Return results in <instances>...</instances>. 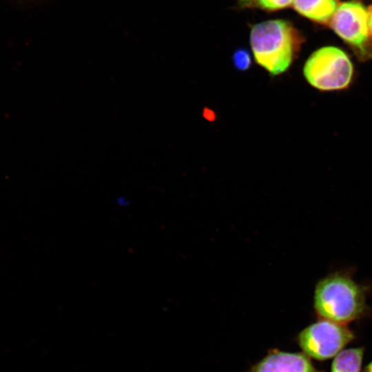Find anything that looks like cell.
Wrapping results in <instances>:
<instances>
[{
    "label": "cell",
    "instance_id": "obj_1",
    "mask_svg": "<svg viewBox=\"0 0 372 372\" xmlns=\"http://www.w3.org/2000/svg\"><path fill=\"white\" fill-rule=\"evenodd\" d=\"M300 37L287 21L276 19L254 25L250 45L257 64L271 75L285 72L300 45Z\"/></svg>",
    "mask_w": 372,
    "mask_h": 372
},
{
    "label": "cell",
    "instance_id": "obj_2",
    "mask_svg": "<svg viewBox=\"0 0 372 372\" xmlns=\"http://www.w3.org/2000/svg\"><path fill=\"white\" fill-rule=\"evenodd\" d=\"M364 289L344 273L321 279L314 292V307L325 320L344 324L358 318L365 309Z\"/></svg>",
    "mask_w": 372,
    "mask_h": 372
},
{
    "label": "cell",
    "instance_id": "obj_3",
    "mask_svg": "<svg viewBox=\"0 0 372 372\" xmlns=\"http://www.w3.org/2000/svg\"><path fill=\"white\" fill-rule=\"evenodd\" d=\"M308 83L322 91L346 88L351 81L353 67L349 56L334 46L321 48L308 58L303 68Z\"/></svg>",
    "mask_w": 372,
    "mask_h": 372
},
{
    "label": "cell",
    "instance_id": "obj_4",
    "mask_svg": "<svg viewBox=\"0 0 372 372\" xmlns=\"http://www.w3.org/2000/svg\"><path fill=\"white\" fill-rule=\"evenodd\" d=\"M329 24L361 60L372 58L368 10L362 3L347 1L339 4Z\"/></svg>",
    "mask_w": 372,
    "mask_h": 372
},
{
    "label": "cell",
    "instance_id": "obj_5",
    "mask_svg": "<svg viewBox=\"0 0 372 372\" xmlns=\"http://www.w3.org/2000/svg\"><path fill=\"white\" fill-rule=\"evenodd\" d=\"M353 338L344 324L329 320L317 322L300 334V345L309 355L318 360L335 356Z\"/></svg>",
    "mask_w": 372,
    "mask_h": 372
},
{
    "label": "cell",
    "instance_id": "obj_6",
    "mask_svg": "<svg viewBox=\"0 0 372 372\" xmlns=\"http://www.w3.org/2000/svg\"><path fill=\"white\" fill-rule=\"evenodd\" d=\"M254 372H316L307 357L301 353L277 352L265 358Z\"/></svg>",
    "mask_w": 372,
    "mask_h": 372
},
{
    "label": "cell",
    "instance_id": "obj_7",
    "mask_svg": "<svg viewBox=\"0 0 372 372\" xmlns=\"http://www.w3.org/2000/svg\"><path fill=\"white\" fill-rule=\"evenodd\" d=\"M296 12L315 22L327 24L333 16L338 6L337 0H294Z\"/></svg>",
    "mask_w": 372,
    "mask_h": 372
},
{
    "label": "cell",
    "instance_id": "obj_8",
    "mask_svg": "<svg viewBox=\"0 0 372 372\" xmlns=\"http://www.w3.org/2000/svg\"><path fill=\"white\" fill-rule=\"evenodd\" d=\"M362 357L361 348L341 351L332 363L331 372H360Z\"/></svg>",
    "mask_w": 372,
    "mask_h": 372
},
{
    "label": "cell",
    "instance_id": "obj_9",
    "mask_svg": "<svg viewBox=\"0 0 372 372\" xmlns=\"http://www.w3.org/2000/svg\"><path fill=\"white\" fill-rule=\"evenodd\" d=\"M232 61L234 67L240 71L249 69L251 64L250 54L244 48H238L234 52Z\"/></svg>",
    "mask_w": 372,
    "mask_h": 372
},
{
    "label": "cell",
    "instance_id": "obj_10",
    "mask_svg": "<svg viewBox=\"0 0 372 372\" xmlns=\"http://www.w3.org/2000/svg\"><path fill=\"white\" fill-rule=\"evenodd\" d=\"M294 0H257L258 6L264 10L274 11L293 4Z\"/></svg>",
    "mask_w": 372,
    "mask_h": 372
},
{
    "label": "cell",
    "instance_id": "obj_11",
    "mask_svg": "<svg viewBox=\"0 0 372 372\" xmlns=\"http://www.w3.org/2000/svg\"><path fill=\"white\" fill-rule=\"evenodd\" d=\"M367 10H368L369 30L371 37L372 39V6H371Z\"/></svg>",
    "mask_w": 372,
    "mask_h": 372
},
{
    "label": "cell",
    "instance_id": "obj_12",
    "mask_svg": "<svg viewBox=\"0 0 372 372\" xmlns=\"http://www.w3.org/2000/svg\"><path fill=\"white\" fill-rule=\"evenodd\" d=\"M366 372H372V362L366 366Z\"/></svg>",
    "mask_w": 372,
    "mask_h": 372
},
{
    "label": "cell",
    "instance_id": "obj_13",
    "mask_svg": "<svg viewBox=\"0 0 372 372\" xmlns=\"http://www.w3.org/2000/svg\"><path fill=\"white\" fill-rule=\"evenodd\" d=\"M240 3L244 4H249L253 2L254 0H238Z\"/></svg>",
    "mask_w": 372,
    "mask_h": 372
}]
</instances>
